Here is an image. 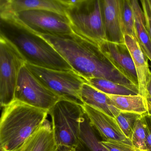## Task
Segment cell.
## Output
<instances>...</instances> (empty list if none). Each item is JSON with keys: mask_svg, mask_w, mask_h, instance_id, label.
<instances>
[{"mask_svg": "<svg viewBox=\"0 0 151 151\" xmlns=\"http://www.w3.org/2000/svg\"><path fill=\"white\" fill-rule=\"evenodd\" d=\"M145 100L148 110L147 114L151 115V75L146 86Z\"/></svg>", "mask_w": 151, "mask_h": 151, "instance_id": "27", "label": "cell"}, {"mask_svg": "<svg viewBox=\"0 0 151 151\" xmlns=\"http://www.w3.org/2000/svg\"><path fill=\"white\" fill-rule=\"evenodd\" d=\"M143 116L146 128V151H151V115L146 114Z\"/></svg>", "mask_w": 151, "mask_h": 151, "instance_id": "26", "label": "cell"}, {"mask_svg": "<svg viewBox=\"0 0 151 151\" xmlns=\"http://www.w3.org/2000/svg\"><path fill=\"white\" fill-rule=\"evenodd\" d=\"M56 151H76L74 149H65V148H56Z\"/></svg>", "mask_w": 151, "mask_h": 151, "instance_id": "30", "label": "cell"}, {"mask_svg": "<svg viewBox=\"0 0 151 151\" xmlns=\"http://www.w3.org/2000/svg\"><path fill=\"white\" fill-rule=\"evenodd\" d=\"M59 1L66 5L71 6V5H75L85 0H59Z\"/></svg>", "mask_w": 151, "mask_h": 151, "instance_id": "29", "label": "cell"}, {"mask_svg": "<svg viewBox=\"0 0 151 151\" xmlns=\"http://www.w3.org/2000/svg\"><path fill=\"white\" fill-rule=\"evenodd\" d=\"M14 0H0V14L7 10Z\"/></svg>", "mask_w": 151, "mask_h": 151, "instance_id": "28", "label": "cell"}, {"mask_svg": "<svg viewBox=\"0 0 151 151\" xmlns=\"http://www.w3.org/2000/svg\"><path fill=\"white\" fill-rule=\"evenodd\" d=\"M124 41L134 61L138 78L139 94L145 98L146 86L151 75L148 59L143 52L136 39L129 35H124Z\"/></svg>", "mask_w": 151, "mask_h": 151, "instance_id": "13", "label": "cell"}, {"mask_svg": "<svg viewBox=\"0 0 151 151\" xmlns=\"http://www.w3.org/2000/svg\"><path fill=\"white\" fill-rule=\"evenodd\" d=\"M1 17H8L38 35H67L74 33L65 14L46 9L21 11Z\"/></svg>", "mask_w": 151, "mask_h": 151, "instance_id": "7", "label": "cell"}, {"mask_svg": "<svg viewBox=\"0 0 151 151\" xmlns=\"http://www.w3.org/2000/svg\"><path fill=\"white\" fill-rule=\"evenodd\" d=\"M145 19V26L151 39V0H140Z\"/></svg>", "mask_w": 151, "mask_h": 151, "instance_id": "25", "label": "cell"}, {"mask_svg": "<svg viewBox=\"0 0 151 151\" xmlns=\"http://www.w3.org/2000/svg\"><path fill=\"white\" fill-rule=\"evenodd\" d=\"M107 94L113 105L121 111L130 112L143 115L147 114L146 100L142 95H121Z\"/></svg>", "mask_w": 151, "mask_h": 151, "instance_id": "19", "label": "cell"}, {"mask_svg": "<svg viewBox=\"0 0 151 151\" xmlns=\"http://www.w3.org/2000/svg\"><path fill=\"white\" fill-rule=\"evenodd\" d=\"M61 99L33 75L25 64L21 68L15 88L14 100L49 112Z\"/></svg>", "mask_w": 151, "mask_h": 151, "instance_id": "9", "label": "cell"}, {"mask_svg": "<svg viewBox=\"0 0 151 151\" xmlns=\"http://www.w3.org/2000/svg\"><path fill=\"white\" fill-rule=\"evenodd\" d=\"M134 15L136 40L144 55L151 62V39L145 26L142 9L138 0H130Z\"/></svg>", "mask_w": 151, "mask_h": 151, "instance_id": "18", "label": "cell"}, {"mask_svg": "<svg viewBox=\"0 0 151 151\" xmlns=\"http://www.w3.org/2000/svg\"><path fill=\"white\" fill-rule=\"evenodd\" d=\"M0 36L17 50L27 63L58 70H72L46 40L11 18L1 17Z\"/></svg>", "mask_w": 151, "mask_h": 151, "instance_id": "2", "label": "cell"}, {"mask_svg": "<svg viewBox=\"0 0 151 151\" xmlns=\"http://www.w3.org/2000/svg\"><path fill=\"white\" fill-rule=\"evenodd\" d=\"M68 5L59 0H14L8 9L1 16L14 12L33 9H46L65 14Z\"/></svg>", "mask_w": 151, "mask_h": 151, "instance_id": "16", "label": "cell"}, {"mask_svg": "<svg viewBox=\"0 0 151 151\" xmlns=\"http://www.w3.org/2000/svg\"><path fill=\"white\" fill-rule=\"evenodd\" d=\"M83 105L61 99L49 111L57 148L75 149L85 113Z\"/></svg>", "mask_w": 151, "mask_h": 151, "instance_id": "4", "label": "cell"}, {"mask_svg": "<svg viewBox=\"0 0 151 151\" xmlns=\"http://www.w3.org/2000/svg\"><path fill=\"white\" fill-rule=\"evenodd\" d=\"M142 115L135 113L121 111L115 118L123 134L130 141L136 122Z\"/></svg>", "mask_w": 151, "mask_h": 151, "instance_id": "21", "label": "cell"}, {"mask_svg": "<svg viewBox=\"0 0 151 151\" xmlns=\"http://www.w3.org/2000/svg\"><path fill=\"white\" fill-rule=\"evenodd\" d=\"M80 96L84 104L95 108L114 119L121 112L113 105L106 93L98 90L87 82L82 85Z\"/></svg>", "mask_w": 151, "mask_h": 151, "instance_id": "14", "label": "cell"}, {"mask_svg": "<svg viewBox=\"0 0 151 151\" xmlns=\"http://www.w3.org/2000/svg\"><path fill=\"white\" fill-rule=\"evenodd\" d=\"M106 40L125 43L122 21L123 0H100Z\"/></svg>", "mask_w": 151, "mask_h": 151, "instance_id": "11", "label": "cell"}, {"mask_svg": "<svg viewBox=\"0 0 151 151\" xmlns=\"http://www.w3.org/2000/svg\"><path fill=\"white\" fill-rule=\"evenodd\" d=\"M40 35L50 43L72 70L87 81L91 78L106 79L139 91L138 87L117 70L98 43L75 33L60 36Z\"/></svg>", "mask_w": 151, "mask_h": 151, "instance_id": "1", "label": "cell"}, {"mask_svg": "<svg viewBox=\"0 0 151 151\" xmlns=\"http://www.w3.org/2000/svg\"><path fill=\"white\" fill-rule=\"evenodd\" d=\"M25 65L44 86L61 99L84 105L81 99V91L87 81L76 72L47 69L27 63Z\"/></svg>", "mask_w": 151, "mask_h": 151, "instance_id": "6", "label": "cell"}, {"mask_svg": "<svg viewBox=\"0 0 151 151\" xmlns=\"http://www.w3.org/2000/svg\"><path fill=\"white\" fill-rule=\"evenodd\" d=\"M145 124L143 115L137 121L131 141L133 146L140 151H146Z\"/></svg>", "mask_w": 151, "mask_h": 151, "instance_id": "22", "label": "cell"}, {"mask_svg": "<svg viewBox=\"0 0 151 151\" xmlns=\"http://www.w3.org/2000/svg\"><path fill=\"white\" fill-rule=\"evenodd\" d=\"M56 148L51 124L47 119L17 151H56Z\"/></svg>", "mask_w": 151, "mask_h": 151, "instance_id": "15", "label": "cell"}, {"mask_svg": "<svg viewBox=\"0 0 151 151\" xmlns=\"http://www.w3.org/2000/svg\"><path fill=\"white\" fill-rule=\"evenodd\" d=\"M86 113H84L80 123L79 135L76 151H108L102 145Z\"/></svg>", "mask_w": 151, "mask_h": 151, "instance_id": "17", "label": "cell"}, {"mask_svg": "<svg viewBox=\"0 0 151 151\" xmlns=\"http://www.w3.org/2000/svg\"><path fill=\"white\" fill-rule=\"evenodd\" d=\"M26 63L17 50L0 36V104L1 107L14 101L19 73Z\"/></svg>", "mask_w": 151, "mask_h": 151, "instance_id": "8", "label": "cell"}, {"mask_svg": "<svg viewBox=\"0 0 151 151\" xmlns=\"http://www.w3.org/2000/svg\"><path fill=\"white\" fill-rule=\"evenodd\" d=\"M101 143L108 151H140L133 146L132 143L127 142L103 140Z\"/></svg>", "mask_w": 151, "mask_h": 151, "instance_id": "24", "label": "cell"}, {"mask_svg": "<svg viewBox=\"0 0 151 151\" xmlns=\"http://www.w3.org/2000/svg\"><path fill=\"white\" fill-rule=\"evenodd\" d=\"M98 44L102 52L117 70L138 87L134 64L126 43L105 40Z\"/></svg>", "mask_w": 151, "mask_h": 151, "instance_id": "10", "label": "cell"}, {"mask_svg": "<svg viewBox=\"0 0 151 151\" xmlns=\"http://www.w3.org/2000/svg\"><path fill=\"white\" fill-rule=\"evenodd\" d=\"M90 123L103 139L132 143L123 134L114 118L87 105H83Z\"/></svg>", "mask_w": 151, "mask_h": 151, "instance_id": "12", "label": "cell"}, {"mask_svg": "<svg viewBox=\"0 0 151 151\" xmlns=\"http://www.w3.org/2000/svg\"><path fill=\"white\" fill-rule=\"evenodd\" d=\"M66 15L76 34L98 44L106 40L100 0L69 6Z\"/></svg>", "mask_w": 151, "mask_h": 151, "instance_id": "5", "label": "cell"}, {"mask_svg": "<svg viewBox=\"0 0 151 151\" xmlns=\"http://www.w3.org/2000/svg\"><path fill=\"white\" fill-rule=\"evenodd\" d=\"M87 82L94 88L106 94L121 96L139 94L138 91L106 79L91 78L88 80Z\"/></svg>", "mask_w": 151, "mask_h": 151, "instance_id": "20", "label": "cell"}, {"mask_svg": "<svg viewBox=\"0 0 151 151\" xmlns=\"http://www.w3.org/2000/svg\"><path fill=\"white\" fill-rule=\"evenodd\" d=\"M122 21L124 35H129L136 39L134 15L130 0H123Z\"/></svg>", "mask_w": 151, "mask_h": 151, "instance_id": "23", "label": "cell"}, {"mask_svg": "<svg viewBox=\"0 0 151 151\" xmlns=\"http://www.w3.org/2000/svg\"><path fill=\"white\" fill-rule=\"evenodd\" d=\"M48 111L14 100L3 107L0 121V149L17 151L47 119Z\"/></svg>", "mask_w": 151, "mask_h": 151, "instance_id": "3", "label": "cell"}]
</instances>
